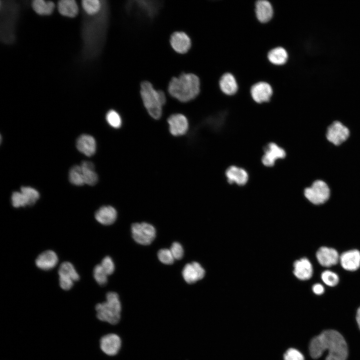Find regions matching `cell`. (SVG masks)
I'll use <instances>...</instances> for the list:
<instances>
[{
    "mask_svg": "<svg viewBox=\"0 0 360 360\" xmlns=\"http://www.w3.org/2000/svg\"><path fill=\"white\" fill-rule=\"evenodd\" d=\"M328 184L322 180H316L304 190L305 198L314 205H320L327 202L331 196Z\"/></svg>",
    "mask_w": 360,
    "mask_h": 360,
    "instance_id": "obj_7",
    "label": "cell"
},
{
    "mask_svg": "<svg viewBox=\"0 0 360 360\" xmlns=\"http://www.w3.org/2000/svg\"><path fill=\"white\" fill-rule=\"evenodd\" d=\"M141 98L149 115L154 120L160 119L162 113V106L166 104V97L160 90H156L148 81L141 83Z\"/></svg>",
    "mask_w": 360,
    "mask_h": 360,
    "instance_id": "obj_5",
    "label": "cell"
},
{
    "mask_svg": "<svg viewBox=\"0 0 360 360\" xmlns=\"http://www.w3.org/2000/svg\"><path fill=\"white\" fill-rule=\"evenodd\" d=\"M312 290L314 292L318 295H320L324 292V286L320 284H316L312 286Z\"/></svg>",
    "mask_w": 360,
    "mask_h": 360,
    "instance_id": "obj_41",
    "label": "cell"
},
{
    "mask_svg": "<svg viewBox=\"0 0 360 360\" xmlns=\"http://www.w3.org/2000/svg\"><path fill=\"white\" fill-rule=\"evenodd\" d=\"M170 44L172 48L180 54L188 52L192 44L190 37L182 32H174L170 38Z\"/></svg>",
    "mask_w": 360,
    "mask_h": 360,
    "instance_id": "obj_17",
    "label": "cell"
},
{
    "mask_svg": "<svg viewBox=\"0 0 360 360\" xmlns=\"http://www.w3.org/2000/svg\"><path fill=\"white\" fill-rule=\"evenodd\" d=\"M12 204L14 208L24 207L27 206L24 198L20 192H14L11 197Z\"/></svg>",
    "mask_w": 360,
    "mask_h": 360,
    "instance_id": "obj_37",
    "label": "cell"
},
{
    "mask_svg": "<svg viewBox=\"0 0 360 360\" xmlns=\"http://www.w3.org/2000/svg\"><path fill=\"white\" fill-rule=\"evenodd\" d=\"M268 60L276 66L284 64L288 60L287 51L282 47L278 46L270 50L268 54Z\"/></svg>",
    "mask_w": 360,
    "mask_h": 360,
    "instance_id": "obj_25",
    "label": "cell"
},
{
    "mask_svg": "<svg viewBox=\"0 0 360 360\" xmlns=\"http://www.w3.org/2000/svg\"><path fill=\"white\" fill-rule=\"evenodd\" d=\"M102 351L109 356L117 354L122 346L120 338L116 334L110 333L102 336L100 341Z\"/></svg>",
    "mask_w": 360,
    "mask_h": 360,
    "instance_id": "obj_11",
    "label": "cell"
},
{
    "mask_svg": "<svg viewBox=\"0 0 360 360\" xmlns=\"http://www.w3.org/2000/svg\"><path fill=\"white\" fill-rule=\"evenodd\" d=\"M106 118L108 124L114 128H119L122 125L120 114L116 110H111L106 114Z\"/></svg>",
    "mask_w": 360,
    "mask_h": 360,
    "instance_id": "obj_33",
    "label": "cell"
},
{
    "mask_svg": "<svg viewBox=\"0 0 360 360\" xmlns=\"http://www.w3.org/2000/svg\"><path fill=\"white\" fill-rule=\"evenodd\" d=\"M58 262L56 254L52 250H46L40 254L36 259V266L44 270L54 268Z\"/></svg>",
    "mask_w": 360,
    "mask_h": 360,
    "instance_id": "obj_18",
    "label": "cell"
},
{
    "mask_svg": "<svg viewBox=\"0 0 360 360\" xmlns=\"http://www.w3.org/2000/svg\"><path fill=\"white\" fill-rule=\"evenodd\" d=\"M326 350L328 354L326 360H346L347 358L346 342L342 336L335 330L323 331L314 337L310 343V354L313 358H319Z\"/></svg>",
    "mask_w": 360,
    "mask_h": 360,
    "instance_id": "obj_2",
    "label": "cell"
},
{
    "mask_svg": "<svg viewBox=\"0 0 360 360\" xmlns=\"http://www.w3.org/2000/svg\"><path fill=\"white\" fill-rule=\"evenodd\" d=\"M106 298V302L98 303L95 306L96 317L100 321L116 324L121 318L122 305L119 296L116 292H110Z\"/></svg>",
    "mask_w": 360,
    "mask_h": 360,
    "instance_id": "obj_6",
    "label": "cell"
},
{
    "mask_svg": "<svg viewBox=\"0 0 360 360\" xmlns=\"http://www.w3.org/2000/svg\"><path fill=\"white\" fill-rule=\"evenodd\" d=\"M284 360H304L302 354L296 349L290 348L284 355Z\"/></svg>",
    "mask_w": 360,
    "mask_h": 360,
    "instance_id": "obj_38",
    "label": "cell"
},
{
    "mask_svg": "<svg viewBox=\"0 0 360 360\" xmlns=\"http://www.w3.org/2000/svg\"><path fill=\"white\" fill-rule=\"evenodd\" d=\"M294 274L299 280H308L312 275V266L306 258H302L296 260L294 264Z\"/></svg>",
    "mask_w": 360,
    "mask_h": 360,
    "instance_id": "obj_21",
    "label": "cell"
},
{
    "mask_svg": "<svg viewBox=\"0 0 360 360\" xmlns=\"http://www.w3.org/2000/svg\"><path fill=\"white\" fill-rule=\"evenodd\" d=\"M20 192L28 206L34 204L40 198L38 192L30 186H22L20 188Z\"/></svg>",
    "mask_w": 360,
    "mask_h": 360,
    "instance_id": "obj_32",
    "label": "cell"
},
{
    "mask_svg": "<svg viewBox=\"0 0 360 360\" xmlns=\"http://www.w3.org/2000/svg\"><path fill=\"white\" fill-rule=\"evenodd\" d=\"M159 260L163 264H171L174 262V258L170 250L167 248L160 249L158 253Z\"/></svg>",
    "mask_w": 360,
    "mask_h": 360,
    "instance_id": "obj_36",
    "label": "cell"
},
{
    "mask_svg": "<svg viewBox=\"0 0 360 360\" xmlns=\"http://www.w3.org/2000/svg\"><path fill=\"white\" fill-rule=\"evenodd\" d=\"M339 262L344 269L355 271L360 267V252L355 249L344 252L340 256Z\"/></svg>",
    "mask_w": 360,
    "mask_h": 360,
    "instance_id": "obj_15",
    "label": "cell"
},
{
    "mask_svg": "<svg viewBox=\"0 0 360 360\" xmlns=\"http://www.w3.org/2000/svg\"><path fill=\"white\" fill-rule=\"evenodd\" d=\"M68 176L69 180L72 184L77 186L85 184L80 165L73 166L69 172Z\"/></svg>",
    "mask_w": 360,
    "mask_h": 360,
    "instance_id": "obj_31",
    "label": "cell"
},
{
    "mask_svg": "<svg viewBox=\"0 0 360 360\" xmlns=\"http://www.w3.org/2000/svg\"><path fill=\"white\" fill-rule=\"evenodd\" d=\"M32 5L33 10L36 13L42 16L50 14L55 7L53 2L43 0H34Z\"/></svg>",
    "mask_w": 360,
    "mask_h": 360,
    "instance_id": "obj_29",
    "label": "cell"
},
{
    "mask_svg": "<svg viewBox=\"0 0 360 360\" xmlns=\"http://www.w3.org/2000/svg\"><path fill=\"white\" fill-rule=\"evenodd\" d=\"M225 174L229 183L236 184L238 186L245 184L248 180L247 172L244 168L236 166L228 167Z\"/></svg>",
    "mask_w": 360,
    "mask_h": 360,
    "instance_id": "obj_19",
    "label": "cell"
},
{
    "mask_svg": "<svg viewBox=\"0 0 360 360\" xmlns=\"http://www.w3.org/2000/svg\"><path fill=\"white\" fill-rule=\"evenodd\" d=\"M349 128L340 120H334L327 128L326 138L328 142L336 146H339L350 138Z\"/></svg>",
    "mask_w": 360,
    "mask_h": 360,
    "instance_id": "obj_8",
    "label": "cell"
},
{
    "mask_svg": "<svg viewBox=\"0 0 360 360\" xmlns=\"http://www.w3.org/2000/svg\"><path fill=\"white\" fill-rule=\"evenodd\" d=\"M253 100L258 104L268 102L272 96V86L265 82H259L254 84L250 90Z\"/></svg>",
    "mask_w": 360,
    "mask_h": 360,
    "instance_id": "obj_12",
    "label": "cell"
},
{
    "mask_svg": "<svg viewBox=\"0 0 360 360\" xmlns=\"http://www.w3.org/2000/svg\"><path fill=\"white\" fill-rule=\"evenodd\" d=\"M255 6L256 16L260 22L266 23L272 19L274 10L270 2L266 0H259L256 2Z\"/></svg>",
    "mask_w": 360,
    "mask_h": 360,
    "instance_id": "obj_23",
    "label": "cell"
},
{
    "mask_svg": "<svg viewBox=\"0 0 360 360\" xmlns=\"http://www.w3.org/2000/svg\"><path fill=\"white\" fill-rule=\"evenodd\" d=\"M131 231L134 240L142 245L150 244L156 236L154 227L146 222L133 224L131 226Z\"/></svg>",
    "mask_w": 360,
    "mask_h": 360,
    "instance_id": "obj_9",
    "label": "cell"
},
{
    "mask_svg": "<svg viewBox=\"0 0 360 360\" xmlns=\"http://www.w3.org/2000/svg\"><path fill=\"white\" fill-rule=\"evenodd\" d=\"M19 11V4L15 2L0 1V38L5 44L15 40Z\"/></svg>",
    "mask_w": 360,
    "mask_h": 360,
    "instance_id": "obj_4",
    "label": "cell"
},
{
    "mask_svg": "<svg viewBox=\"0 0 360 360\" xmlns=\"http://www.w3.org/2000/svg\"><path fill=\"white\" fill-rule=\"evenodd\" d=\"M116 210L110 206L100 207L96 211L94 214L96 220L100 224L106 226L112 224L116 221Z\"/></svg>",
    "mask_w": 360,
    "mask_h": 360,
    "instance_id": "obj_22",
    "label": "cell"
},
{
    "mask_svg": "<svg viewBox=\"0 0 360 360\" xmlns=\"http://www.w3.org/2000/svg\"><path fill=\"white\" fill-rule=\"evenodd\" d=\"M100 11L94 16L84 18L82 28L83 40V56L87 59H92L99 53L103 40L106 24V6L102 1Z\"/></svg>",
    "mask_w": 360,
    "mask_h": 360,
    "instance_id": "obj_1",
    "label": "cell"
},
{
    "mask_svg": "<svg viewBox=\"0 0 360 360\" xmlns=\"http://www.w3.org/2000/svg\"><path fill=\"white\" fill-rule=\"evenodd\" d=\"M58 274L59 278L72 280L74 282L80 279V276L74 266L68 262H64L60 264L58 270Z\"/></svg>",
    "mask_w": 360,
    "mask_h": 360,
    "instance_id": "obj_27",
    "label": "cell"
},
{
    "mask_svg": "<svg viewBox=\"0 0 360 360\" xmlns=\"http://www.w3.org/2000/svg\"><path fill=\"white\" fill-rule=\"evenodd\" d=\"M340 256L336 250L326 246L320 248L316 253L318 262L325 267L336 264L340 261Z\"/></svg>",
    "mask_w": 360,
    "mask_h": 360,
    "instance_id": "obj_14",
    "label": "cell"
},
{
    "mask_svg": "<svg viewBox=\"0 0 360 360\" xmlns=\"http://www.w3.org/2000/svg\"><path fill=\"white\" fill-rule=\"evenodd\" d=\"M221 91L226 95L232 96L238 91V85L234 76L230 72L223 74L219 80Z\"/></svg>",
    "mask_w": 360,
    "mask_h": 360,
    "instance_id": "obj_24",
    "label": "cell"
},
{
    "mask_svg": "<svg viewBox=\"0 0 360 360\" xmlns=\"http://www.w3.org/2000/svg\"><path fill=\"white\" fill-rule=\"evenodd\" d=\"M321 278L322 282L327 286H334L339 282L338 275L330 270H326L324 271L321 274Z\"/></svg>",
    "mask_w": 360,
    "mask_h": 360,
    "instance_id": "obj_34",
    "label": "cell"
},
{
    "mask_svg": "<svg viewBox=\"0 0 360 360\" xmlns=\"http://www.w3.org/2000/svg\"><path fill=\"white\" fill-rule=\"evenodd\" d=\"M168 90L171 96L186 102L196 98L200 92L198 77L192 73H183L174 77L169 82Z\"/></svg>",
    "mask_w": 360,
    "mask_h": 360,
    "instance_id": "obj_3",
    "label": "cell"
},
{
    "mask_svg": "<svg viewBox=\"0 0 360 360\" xmlns=\"http://www.w3.org/2000/svg\"><path fill=\"white\" fill-rule=\"evenodd\" d=\"M76 146L80 152L88 156H92L96 151V140L92 136L88 134L80 136L76 140Z\"/></svg>",
    "mask_w": 360,
    "mask_h": 360,
    "instance_id": "obj_20",
    "label": "cell"
},
{
    "mask_svg": "<svg viewBox=\"0 0 360 360\" xmlns=\"http://www.w3.org/2000/svg\"><path fill=\"white\" fill-rule=\"evenodd\" d=\"M286 156V152L284 148L276 143L270 142L264 148L262 162L264 166L270 167L275 164L278 160L282 159Z\"/></svg>",
    "mask_w": 360,
    "mask_h": 360,
    "instance_id": "obj_13",
    "label": "cell"
},
{
    "mask_svg": "<svg viewBox=\"0 0 360 360\" xmlns=\"http://www.w3.org/2000/svg\"><path fill=\"white\" fill-rule=\"evenodd\" d=\"M356 320L358 323V326L360 330V306L358 308L357 310L356 315Z\"/></svg>",
    "mask_w": 360,
    "mask_h": 360,
    "instance_id": "obj_42",
    "label": "cell"
},
{
    "mask_svg": "<svg viewBox=\"0 0 360 360\" xmlns=\"http://www.w3.org/2000/svg\"><path fill=\"white\" fill-rule=\"evenodd\" d=\"M93 276L95 280L100 286H104L108 282V275L100 264H97L94 266L93 270Z\"/></svg>",
    "mask_w": 360,
    "mask_h": 360,
    "instance_id": "obj_35",
    "label": "cell"
},
{
    "mask_svg": "<svg viewBox=\"0 0 360 360\" xmlns=\"http://www.w3.org/2000/svg\"><path fill=\"white\" fill-rule=\"evenodd\" d=\"M169 132L174 136L184 135L188 131L189 123L187 118L182 114H174L168 118Z\"/></svg>",
    "mask_w": 360,
    "mask_h": 360,
    "instance_id": "obj_10",
    "label": "cell"
},
{
    "mask_svg": "<svg viewBox=\"0 0 360 360\" xmlns=\"http://www.w3.org/2000/svg\"><path fill=\"white\" fill-rule=\"evenodd\" d=\"M170 250L174 259L180 260L184 256L183 248L181 244L178 242H174L172 244Z\"/></svg>",
    "mask_w": 360,
    "mask_h": 360,
    "instance_id": "obj_40",
    "label": "cell"
},
{
    "mask_svg": "<svg viewBox=\"0 0 360 360\" xmlns=\"http://www.w3.org/2000/svg\"><path fill=\"white\" fill-rule=\"evenodd\" d=\"M100 265L108 275L112 274L114 270V262L109 256H106L102 259Z\"/></svg>",
    "mask_w": 360,
    "mask_h": 360,
    "instance_id": "obj_39",
    "label": "cell"
},
{
    "mask_svg": "<svg viewBox=\"0 0 360 360\" xmlns=\"http://www.w3.org/2000/svg\"><path fill=\"white\" fill-rule=\"evenodd\" d=\"M58 8L62 16L70 18L76 16L78 12V8L74 0H62L58 2Z\"/></svg>",
    "mask_w": 360,
    "mask_h": 360,
    "instance_id": "obj_28",
    "label": "cell"
},
{
    "mask_svg": "<svg viewBox=\"0 0 360 360\" xmlns=\"http://www.w3.org/2000/svg\"><path fill=\"white\" fill-rule=\"evenodd\" d=\"M85 184L94 186L98 180V176L95 172L94 164L90 161H82L80 164Z\"/></svg>",
    "mask_w": 360,
    "mask_h": 360,
    "instance_id": "obj_26",
    "label": "cell"
},
{
    "mask_svg": "<svg viewBox=\"0 0 360 360\" xmlns=\"http://www.w3.org/2000/svg\"><path fill=\"white\" fill-rule=\"evenodd\" d=\"M102 1L98 0H84L82 6L87 15L94 16L98 14L102 8Z\"/></svg>",
    "mask_w": 360,
    "mask_h": 360,
    "instance_id": "obj_30",
    "label": "cell"
},
{
    "mask_svg": "<svg viewBox=\"0 0 360 360\" xmlns=\"http://www.w3.org/2000/svg\"><path fill=\"white\" fill-rule=\"evenodd\" d=\"M204 274L205 271L203 268L196 262L187 264L182 271V275L184 280L190 284L202 279L204 277Z\"/></svg>",
    "mask_w": 360,
    "mask_h": 360,
    "instance_id": "obj_16",
    "label": "cell"
}]
</instances>
